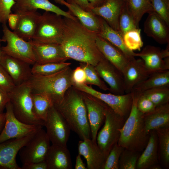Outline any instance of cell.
Here are the masks:
<instances>
[{"label": "cell", "instance_id": "obj_22", "mask_svg": "<svg viewBox=\"0 0 169 169\" xmlns=\"http://www.w3.org/2000/svg\"><path fill=\"white\" fill-rule=\"evenodd\" d=\"M169 26L154 11L148 13L144 25L145 33L161 44L169 43Z\"/></svg>", "mask_w": 169, "mask_h": 169}, {"label": "cell", "instance_id": "obj_54", "mask_svg": "<svg viewBox=\"0 0 169 169\" xmlns=\"http://www.w3.org/2000/svg\"><path fill=\"white\" fill-rule=\"evenodd\" d=\"M167 47L165 49L161 50V53L163 58L169 57V44L167 43Z\"/></svg>", "mask_w": 169, "mask_h": 169}, {"label": "cell", "instance_id": "obj_23", "mask_svg": "<svg viewBox=\"0 0 169 169\" xmlns=\"http://www.w3.org/2000/svg\"><path fill=\"white\" fill-rule=\"evenodd\" d=\"M18 20L13 32L23 39H32L36 32L41 15L37 11L24 12L17 14Z\"/></svg>", "mask_w": 169, "mask_h": 169}, {"label": "cell", "instance_id": "obj_7", "mask_svg": "<svg viewBox=\"0 0 169 169\" xmlns=\"http://www.w3.org/2000/svg\"><path fill=\"white\" fill-rule=\"evenodd\" d=\"M125 120L108 106L104 125L96 138L98 145L106 154H108L114 144L118 142L120 136V130Z\"/></svg>", "mask_w": 169, "mask_h": 169}, {"label": "cell", "instance_id": "obj_8", "mask_svg": "<svg viewBox=\"0 0 169 169\" xmlns=\"http://www.w3.org/2000/svg\"><path fill=\"white\" fill-rule=\"evenodd\" d=\"M73 86L78 90L90 94L100 100L107 104L115 112L125 120L128 116L133 102L131 93L123 95L112 93H104L93 88L86 84H74Z\"/></svg>", "mask_w": 169, "mask_h": 169}, {"label": "cell", "instance_id": "obj_18", "mask_svg": "<svg viewBox=\"0 0 169 169\" xmlns=\"http://www.w3.org/2000/svg\"><path fill=\"white\" fill-rule=\"evenodd\" d=\"M78 154L86 159L87 169H104L108 154L98 146L96 142L91 139H85L79 141Z\"/></svg>", "mask_w": 169, "mask_h": 169}, {"label": "cell", "instance_id": "obj_3", "mask_svg": "<svg viewBox=\"0 0 169 169\" xmlns=\"http://www.w3.org/2000/svg\"><path fill=\"white\" fill-rule=\"evenodd\" d=\"M131 93L133 98L131 109L120 130V136L117 143L125 148L141 152L148 143L150 134L146 131L144 114L137 107L139 93L133 91Z\"/></svg>", "mask_w": 169, "mask_h": 169}, {"label": "cell", "instance_id": "obj_28", "mask_svg": "<svg viewBox=\"0 0 169 169\" xmlns=\"http://www.w3.org/2000/svg\"><path fill=\"white\" fill-rule=\"evenodd\" d=\"M148 143L137 162L136 169H151L159 164L158 140L155 130L151 131Z\"/></svg>", "mask_w": 169, "mask_h": 169}, {"label": "cell", "instance_id": "obj_59", "mask_svg": "<svg viewBox=\"0 0 169 169\" xmlns=\"http://www.w3.org/2000/svg\"><path fill=\"white\" fill-rule=\"evenodd\" d=\"M150 0V1H151V0Z\"/></svg>", "mask_w": 169, "mask_h": 169}, {"label": "cell", "instance_id": "obj_51", "mask_svg": "<svg viewBox=\"0 0 169 169\" xmlns=\"http://www.w3.org/2000/svg\"><path fill=\"white\" fill-rule=\"evenodd\" d=\"M75 169H87L85 164L83 162L81 156L78 154L76 156L75 166Z\"/></svg>", "mask_w": 169, "mask_h": 169}, {"label": "cell", "instance_id": "obj_26", "mask_svg": "<svg viewBox=\"0 0 169 169\" xmlns=\"http://www.w3.org/2000/svg\"><path fill=\"white\" fill-rule=\"evenodd\" d=\"M48 169H71L72 164L67 146L50 145L45 160Z\"/></svg>", "mask_w": 169, "mask_h": 169}, {"label": "cell", "instance_id": "obj_2", "mask_svg": "<svg viewBox=\"0 0 169 169\" xmlns=\"http://www.w3.org/2000/svg\"><path fill=\"white\" fill-rule=\"evenodd\" d=\"M54 105L71 130L77 134L81 140L91 139L87 109L80 91L72 86L66 92L62 101Z\"/></svg>", "mask_w": 169, "mask_h": 169}, {"label": "cell", "instance_id": "obj_38", "mask_svg": "<svg viewBox=\"0 0 169 169\" xmlns=\"http://www.w3.org/2000/svg\"><path fill=\"white\" fill-rule=\"evenodd\" d=\"M140 152L125 148L120 157L119 169H136Z\"/></svg>", "mask_w": 169, "mask_h": 169}, {"label": "cell", "instance_id": "obj_13", "mask_svg": "<svg viewBox=\"0 0 169 169\" xmlns=\"http://www.w3.org/2000/svg\"><path fill=\"white\" fill-rule=\"evenodd\" d=\"M81 92L87 109L91 139L93 141L96 142L98 132L105 120L108 105L95 97L87 93Z\"/></svg>", "mask_w": 169, "mask_h": 169}, {"label": "cell", "instance_id": "obj_53", "mask_svg": "<svg viewBox=\"0 0 169 169\" xmlns=\"http://www.w3.org/2000/svg\"><path fill=\"white\" fill-rule=\"evenodd\" d=\"M5 121V113L0 114V132L3 129Z\"/></svg>", "mask_w": 169, "mask_h": 169}, {"label": "cell", "instance_id": "obj_34", "mask_svg": "<svg viewBox=\"0 0 169 169\" xmlns=\"http://www.w3.org/2000/svg\"><path fill=\"white\" fill-rule=\"evenodd\" d=\"M156 130L158 140L159 159L164 168L169 166V128Z\"/></svg>", "mask_w": 169, "mask_h": 169}, {"label": "cell", "instance_id": "obj_15", "mask_svg": "<svg viewBox=\"0 0 169 169\" xmlns=\"http://www.w3.org/2000/svg\"><path fill=\"white\" fill-rule=\"evenodd\" d=\"M29 41L32 45L36 63L42 64L61 63L69 59L60 44L40 43L33 39Z\"/></svg>", "mask_w": 169, "mask_h": 169}, {"label": "cell", "instance_id": "obj_31", "mask_svg": "<svg viewBox=\"0 0 169 169\" xmlns=\"http://www.w3.org/2000/svg\"><path fill=\"white\" fill-rule=\"evenodd\" d=\"M169 86V70L153 73L145 80L134 87L132 91L141 93L160 87Z\"/></svg>", "mask_w": 169, "mask_h": 169}, {"label": "cell", "instance_id": "obj_20", "mask_svg": "<svg viewBox=\"0 0 169 169\" xmlns=\"http://www.w3.org/2000/svg\"><path fill=\"white\" fill-rule=\"evenodd\" d=\"M125 94L131 93L136 85L146 79L150 75L141 59L130 61L122 73Z\"/></svg>", "mask_w": 169, "mask_h": 169}, {"label": "cell", "instance_id": "obj_41", "mask_svg": "<svg viewBox=\"0 0 169 169\" xmlns=\"http://www.w3.org/2000/svg\"><path fill=\"white\" fill-rule=\"evenodd\" d=\"M125 148L117 143L113 146L105 160L104 169H119V162L121 153Z\"/></svg>", "mask_w": 169, "mask_h": 169}, {"label": "cell", "instance_id": "obj_57", "mask_svg": "<svg viewBox=\"0 0 169 169\" xmlns=\"http://www.w3.org/2000/svg\"><path fill=\"white\" fill-rule=\"evenodd\" d=\"M55 2L62 5H64L63 3L65 1L64 0H54Z\"/></svg>", "mask_w": 169, "mask_h": 169}, {"label": "cell", "instance_id": "obj_5", "mask_svg": "<svg viewBox=\"0 0 169 169\" xmlns=\"http://www.w3.org/2000/svg\"><path fill=\"white\" fill-rule=\"evenodd\" d=\"M32 91L27 82L15 86L8 95L16 117L28 124L44 126V122L38 119L33 111Z\"/></svg>", "mask_w": 169, "mask_h": 169}, {"label": "cell", "instance_id": "obj_45", "mask_svg": "<svg viewBox=\"0 0 169 169\" xmlns=\"http://www.w3.org/2000/svg\"><path fill=\"white\" fill-rule=\"evenodd\" d=\"M138 93L137 105L139 110L144 114L153 110L156 107L154 104L142 93Z\"/></svg>", "mask_w": 169, "mask_h": 169}, {"label": "cell", "instance_id": "obj_56", "mask_svg": "<svg viewBox=\"0 0 169 169\" xmlns=\"http://www.w3.org/2000/svg\"><path fill=\"white\" fill-rule=\"evenodd\" d=\"M162 167L159 164H157L152 166L151 169H161Z\"/></svg>", "mask_w": 169, "mask_h": 169}, {"label": "cell", "instance_id": "obj_37", "mask_svg": "<svg viewBox=\"0 0 169 169\" xmlns=\"http://www.w3.org/2000/svg\"><path fill=\"white\" fill-rule=\"evenodd\" d=\"M80 65L84 69L85 73L86 84L96 85L104 91L109 90V88L101 79L94 66L81 62H80Z\"/></svg>", "mask_w": 169, "mask_h": 169}, {"label": "cell", "instance_id": "obj_11", "mask_svg": "<svg viewBox=\"0 0 169 169\" xmlns=\"http://www.w3.org/2000/svg\"><path fill=\"white\" fill-rule=\"evenodd\" d=\"M46 133L53 144L67 146L70 128L54 105L49 109L44 125Z\"/></svg>", "mask_w": 169, "mask_h": 169}, {"label": "cell", "instance_id": "obj_46", "mask_svg": "<svg viewBox=\"0 0 169 169\" xmlns=\"http://www.w3.org/2000/svg\"><path fill=\"white\" fill-rule=\"evenodd\" d=\"M72 78L74 84H85L86 76L85 71L79 65L73 70Z\"/></svg>", "mask_w": 169, "mask_h": 169}, {"label": "cell", "instance_id": "obj_55", "mask_svg": "<svg viewBox=\"0 0 169 169\" xmlns=\"http://www.w3.org/2000/svg\"><path fill=\"white\" fill-rule=\"evenodd\" d=\"M2 41V39H0V62L1 60V59L2 58V57L3 55V50L2 49V47L1 46V42Z\"/></svg>", "mask_w": 169, "mask_h": 169}, {"label": "cell", "instance_id": "obj_49", "mask_svg": "<svg viewBox=\"0 0 169 169\" xmlns=\"http://www.w3.org/2000/svg\"><path fill=\"white\" fill-rule=\"evenodd\" d=\"M9 101L8 94L0 88V114L3 113L6 105Z\"/></svg>", "mask_w": 169, "mask_h": 169}, {"label": "cell", "instance_id": "obj_29", "mask_svg": "<svg viewBox=\"0 0 169 169\" xmlns=\"http://www.w3.org/2000/svg\"><path fill=\"white\" fill-rule=\"evenodd\" d=\"M146 132L169 128V103L156 107L152 111L144 114Z\"/></svg>", "mask_w": 169, "mask_h": 169}, {"label": "cell", "instance_id": "obj_42", "mask_svg": "<svg viewBox=\"0 0 169 169\" xmlns=\"http://www.w3.org/2000/svg\"><path fill=\"white\" fill-rule=\"evenodd\" d=\"M153 11L169 26V1L166 0H151Z\"/></svg>", "mask_w": 169, "mask_h": 169}, {"label": "cell", "instance_id": "obj_4", "mask_svg": "<svg viewBox=\"0 0 169 169\" xmlns=\"http://www.w3.org/2000/svg\"><path fill=\"white\" fill-rule=\"evenodd\" d=\"M72 71L69 66L51 74H33L26 82L31 88L33 93L45 94L50 97L54 105H57L62 101L67 90L74 85Z\"/></svg>", "mask_w": 169, "mask_h": 169}, {"label": "cell", "instance_id": "obj_21", "mask_svg": "<svg viewBox=\"0 0 169 169\" xmlns=\"http://www.w3.org/2000/svg\"><path fill=\"white\" fill-rule=\"evenodd\" d=\"M15 4L12 9L14 13L18 14L24 12L44 10L64 17L75 19L76 17L69 12H66L50 2L49 0H14Z\"/></svg>", "mask_w": 169, "mask_h": 169}, {"label": "cell", "instance_id": "obj_24", "mask_svg": "<svg viewBox=\"0 0 169 169\" xmlns=\"http://www.w3.org/2000/svg\"><path fill=\"white\" fill-rule=\"evenodd\" d=\"M125 2L122 0H107L101 6L92 8L91 12L103 19L113 29L119 32V18Z\"/></svg>", "mask_w": 169, "mask_h": 169}, {"label": "cell", "instance_id": "obj_52", "mask_svg": "<svg viewBox=\"0 0 169 169\" xmlns=\"http://www.w3.org/2000/svg\"><path fill=\"white\" fill-rule=\"evenodd\" d=\"M88 1L92 8L101 6L106 2L107 0H88Z\"/></svg>", "mask_w": 169, "mask_h": 169}, {"label": "cell", "instance_id": "obj_17", "mask_svg": "<svg viewBox=\"0 0 169 169\" xmlns=\"http://www.w3.org/2000/svg\"><path fill=\"white\" fill-rule=\"evenodd\" d=\"M0 64L9 75L16 86L28 82L33 75L31 65L4 53Z\"/></svg>", "mask_w": 169, "mask_h": 169}, {"label": "cell", "instance_id": "obj_32", "mask_svg": "<svg viewBox=\"0 0 169 169\" xmlns=\"http://www.w3.org/2000/svg\"><path fill=\"white\" fill-rule=\"evenodd\" d=\"M126 3L128 10L138 28L143 15L154 11L150 0H128Z\"/></svg>", "mask_w": 169, "mask_h": 169}, {"label": "cell", "instance_id": "obj_60", "mask_svg": "<svg viewBox=\"0 0 169 169\" xmlns=\"http://www.w3.org/2000/svg\"><path fill=\"white\" fill-rule=\"evenodd\" d=\"M166 0L169 1V0Z\"/></svg>", "mask_w": 169, "mask_h": 169}, {"label": "cell", "instance_id": "obj_27", "mask_svg": "<svg viewBox=\"0 0 169 169\" xmlns=\"http://www.w3.org/2000/svg\"><path fill=\"white\" fill-rule=\"evenodd\" d=\"M98 17L100 24L98 35L120 50L129 61L135 59V53L126 47L123 36L111 28L103 19Z\"/></svg>", "mask_w": 169, "mask_h": 169}, {"label": "cell", "instance_id": "obj_14", "mask_svg": "<svg viewBox=\"0 0 169 169\" xmlns=\"http://www.w3.org/2000/svg\"><path fill=\"white\" fill-rule=\"evenodd\" d=\"M37 131L25 136L0 143V169H22L16 162L17 154L33 138Z\"/></svg>", "mask_w": 169, "mask_h": 169}, {"label": "cell", "instance_id": "obj_9", "mask_svg": "<svg viewBox=\"0 0 169 169\" xmlns=\"http://www.w3.org/2000/svg\"><path fill=\"white\" fill-rule=\"evenodd\" d=\"M2 41L6 42V46L2 47L4 54L21 60L30 65H33L35 59L31 44L18 36L8 28L6 24H2Z\"/></svg>", "mask_w": 169, "mask_h": 169}, {"label": "cell", "instance_id": "obj_19", "mask_svg": "<svg viewBox=\"0 0 169 169\" xmlns=\"http://www.w3.org/2000/svg\"><path fill=\"white\" fill-rule=\"evenodd\" d=\"M159 47L147 45L135 57H139L143 61L150 74L154 72L169 69V57L163 59Z\"/></svg>", "mask_w": 169, "mask_h": 169}, {"label": "cell", "instance_id": "obj_40", "mask_svg": "<svg viewBox=\"0 0 169 169\" xmlns=\"http://www.w3.org/2000/svg\"><path fill=\"white\" fill-rule=\"evenodd\" d=\"M119 25V32L123 36L127 32L138 28L127 8L125 3L120 13Z\"/></svg>", "mask_w": 169, "mask_h": 169}, {"label": "cell", "instance_id": "obj_48", "mask_svg": "<svg viewBox=\"0 0 169 169\" xmlns=\"http://www.w3.org/2000/svg\"><path fill=\"white\" fill-rule=\"evenodd\" d=\"M21 167L22 169H48L45 161L23 165Z\"/></svg>", "mask_w": 169, "mask_h": 169}, {"label": "cell", "instance_id": "obj_10", "mask_svg": "<svg viewBox=\"0 0 169 169\" xmlns=\"http://www.w3.org/2000/svg\"><path fill=\"white\" fill-rule=\"evenodd\" d=\"M50 141L46 131L42 128L19 151L23 165L45 161L50 146Z\"/></svg>", "mask_w": 169, "mask_h": 169}, {"label": "cell", "instance_id": "obj_44", "mask_svg": "<svg viewBox=\"0 0 169 169\" xmlns=\"http://www.w3.org/2000/svg\"><path fill=\"white\" fill-rule=\"evenodd\" d=\"M15 86L9 75L0 64V88L8 94Z\"/></svg>", "mask_w": 169, "mask_h": 169}, {"label": "cell", "instance_id": "obj_35", "mask_svg": "<svg viewBox=\"0 0 169 169\" xmlns=\"http://www.w3.org/2000/svg\"><path fill=\"white\" fill-rule=\"evenodd\" d=\"M142 93L156 107L169 103V86L153 88Z\"/></svg>", "mask_w": 169, "mask_h": 169}, {"label": "cell", "instance_id": "obj_1", "mask_svg": "<svg viewBox=\"0 0 169 169\" xmlns=\"http://www.w3.org/2000/svg\"><path fill=\"white\" fill-rule=\"evenodd\" d=\"M63 18L64 33L60 44L67 56L95 66L105 58L96 44L98 32L88 29L76 18Z\"/></svg>", "mask_w": 169, "mask_h": 169}, {"label": "cell", "instance_id": "obj_58", "mask_svg": "<svg viewBox=\"0 0 169 169\" xmlns=\"http://www.w3.org/2000/svg\"><path fill=\"white\" fill-rule=\"evenodd\" d=\"M123 2L125 3H127L128 0H122Z\"/></svg>", "mask_w": 169, "mask_h": 169}, {"label": "cell", "instance_id": "obj_12", "mask_svg": "<svg viewBox=\"0 0 169 169\" xmlns=\"http://www.w3.org/2000/svg\"><path fill=\"white\" fill-rule=\"evenodd\" d=\"M5 108V121L0 133V143L8 140L25 136L42 128L43 126L23 123L15 116L9 101Z\"/></svg>", "mask_w": 169, "mask_h": 169}, {"label": "cell", "instance_id": "obj_39", "mask_svg": "<svg viewBox=\"0 0 169 169\" xmlns=\"http://www.w3.org/2000/svg\"><path fill=\"white\" fill-rule=\"evenodd\" d=\"M141 32V29L138 28L129 31L123 35L124 43L130 50H141L143 45Z\"/></svg>", "mask_w": 169, "mask_h": 169}, {"label": "cell", "instance_id": "obj_25", "mask_svg": "<svg viewBox=\"0 0 169 169\" xmlns=\"http://www.w3.org/2000/svg\"><path fill=\"white\" fill-rule=\"evenodd\" d=\"M96 43L98 49L104 57L122 73L130 61L124 54L98 34Z\"/></svg>", "mask_w": 169, "mask_h": 169}, {"label": "cell", "instance_id": "obj_33", "mask_svg": "<svg viewBox=\"0 0 169 169\" xmlns=\"http://www.w3.org/2000/svg\"><path fill=\"white\" fill-rule=\"evenodd\" d=\"M32 96L34 115L44 122L49 109L54 104L50 97L45 94L32 93Z\"/></svg>", "mask_w": 169, "mask_h": 169}, {"label": "cell", "instance_id": "obj_30", "mask_svg": "<svg viewBox=\"0 0 169 169\" xmlns=\"http://www.w3.org/2000/svg\"><path fill=\"white\" fill-rule=\"evenodd\" d=\"M63 5L68 8V12L76 17L85 28L89 30L98 32L100 24L97 16L74 4H69L65 1Z\"/></svg>", "mask_w": 169, "mask_h": 169}, {"label": "cell", "instance_id": "obj_43", "mask_svg": "<svg viewBox=\"0 0 169 169\" xmlns=\"http://www.w3.org/2000/svg\"><path fill=\"white\" fill-rule=\"evenodd\" d=\"M14 0H0V23L6 24L11 9L15 4Z\"/></svg>", "mask_w": 169, "mask_h": 169}, {"label": "cell", "instance_id": "obj_47", "mask_svg": "<svg viewBox=\"0 0 169 169\" xmlns=\"http://www.w3.org/2000/svg\"><path fill=\"white\" fill-rule=\"evenodd\" d=\"M69 4H76L84 10L87 11H91L92 8L88 0H64Z\"/></svg>", "mask_w": 169, "mask_h": 169}, {"label": "cell", "instance_id": "obj_36", "mask_svg": "<svg viewBox=\"0 0 169 169\" xmlns=\"http://www.w3.org/2000/svg\"><path fill=\"white\" fill-rule=\"evenodd\" d=\"M71 63L63 62L40 64L35 63L31 68L33 75H46L57 72L67 67L70 66Z\"/></svg>", "mask_w": 169, "mask_h": 169}, {"label": "cell", "instance_id": "obj_16", "mask_svg": "<svg viewBox=\"0 0 169 169\" xmlns=\"http://www.w3.org/2000/svg\"><path fill=\"white\" fill-rule=\"evenodd\" d=\"M95 67L100 77L109 86L111 93L118 95L125 94L123 75L118 69L105 58Z\"/></svg>", "mask_w": 169, "mask_h": 169}, {"label": "cell", "instance_id": "obj_6", "mask_svg": "<svg viewBox=\"0 0 169 169\" xmlns=\"http://www.w3.org/2000/svg\"><path fill=\"white\" fill-rule=\"evenodd\" d=\"M64 24L62 16L45 11L39 18L32 39L40 43L60 44L63 37Z\"/></svg>", "mask_w": 169, "mask_h": 169}, {"label": "cell", "instance_id": "obj_50", "mask_svg": "<svg viewBox=\"0 0 169 169\" xmlns=\"http://www.w3.org/2000/svg\"><path fill=\"white\" fill-rule=\"evenodd\" d=\"M18 18V15L15 13H10L8 16V21L10 28L13 30L17 23Z\"/></svg>", "mask_w": 169, "mask_h": 169}]
</instances>
